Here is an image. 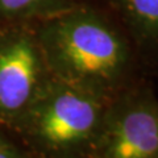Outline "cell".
Returning <instances> with one entry per match:
<instances>
[{"mask_svg": "<svg viewBox=\"0 0 158 158\" xmlns=\"http://www.w3.org/2000/svg\"><path fill=\"white\" fill-rule=\"evenodd\" d=\"M0 158H28V157L15 145L7 141L4 145L0 146Z\"/></svg>", "mask_w": 158, "mask_h": 158, "instance_id": "52a82bcc", "label": "cell"}, {"mask_svg": "<svg viewBox=\"0 0 158 158\" xmlns=\"http://www.w3.org/2000/svg\"><path fill=\"white\" fill-rule=\"evenodd\" d=\"M91 158H158V99L149 88L111 98Z\"/></svg>", "mask_w": 158, "mask_h": 158, "instance_id": "3957f363", "label": "cell"}, {"mask_svg": "<svg viewBox=\"0 0 158 158\" xmlns=\"http://www.w3.org/2000/svg\"><path fill=\"white\" fill-rule=\"evenodd\" d=\"M138 46L158 49V0H111Z\"/></svg>", "mask_w": 158, "mask_h": 158, "instance_id": "5b68a950", "label": "cell"}, {"mask_svg": "<svg viewBox=\"0 0 158 158\" xmlns=\"http://www.w3.org/2000/svg\"><path fill=\"white\" fill-rule=\"evenodd\" d=\"M37 41L52 77L106 96L124 88L131 67L129 45L96 12L59 15L42 27Z\"/></svg>", "mask_w": 158, "mask_h": 158, "instance_id": "6da1fadb", "label": "cell"}, {"mask_svg": "<svg viewBox=\"0 0 158 158\" xmlns=\"http://www.w3.org/2000/svg\"><path fill=\"white\" fill-rule=\"evenodd\" d=\"M59 9V0H0V13L28 16Z\"/></svg>", "mask_w": 158, "mask_h": 158, "instance_id": "8992f818", "label": "cell"}, {"mask_svg": "<svg viewBox=\"0 0 158 158\" xmlns=\"http://www.w3.org/2000/svg\"><path fill=\"white\" fill-rule=\"evenodd\" d=\"M111 98L50 75L16 129L41 158H91Z\"/></svg>", "mask_w": 158, "mask_h": 158, "instance_id": "7a4b0ae2", "label": "cell"}, {"mask_svg": "<svg viewBox=\"0 0 158 158\" xmlns=\"http://www.w3.org/2000/svg\"><path fill=\"white\" fill-rule=\"evenodd\" d=\"M49 78L37 38L28 33L0 38V120L16 128Z\"/></svg>", "mask_w": 158, "mask_h": 158, "instance_id": "277c9868", "label": "cell"}, {"mask_svg": "<svg viewBox=\"0 0 158 158\" xmlns=\"http://www.w3.org/2000/svg\"><path fill=\"white\" fill-rule=\"evenodd\" d=\"M6 142H7V140H6V138H4L2 135H0V146L4 145V144H6Z\"/></svg>", "mask_w": 158, "mask_h": 158, "instance_id": "ba28073f", "label": "cell"}]
</instances>
